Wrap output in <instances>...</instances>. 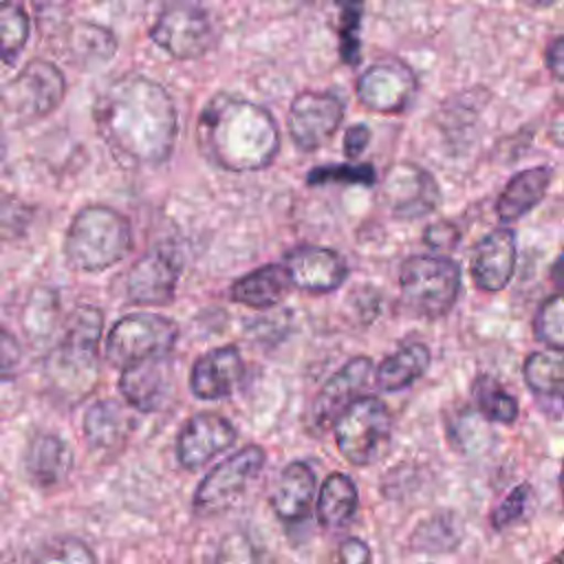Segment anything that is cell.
<instances>
[{
    "label": "cell",
    "instance_id": "cell-26",
    "mask_svg": "<svg viewBox=\"0 0 564 564\" xmlns=\"http://www.w3.org/2000/svg\"><path fill=\"white\" fill-rule=\"evenodd\" d=\"M430 361H432V355L425 344L421 341L405 344L379 364L375 372V381L386 392L403 390L425 375V370L430 368Z\"/></svg>",
    "mask_w": 564,
    "mask_h": 564
},
{
    "label": "cell",
    "instance_id": "cell-45",
    "mask_svg": "<svg viewBox=\"0 0 564 564\" xmlns=\"http://www.w3.org/2000/svg\"><path fill=\"white\" fill-rule=\"evenodd\" d=\"M524 2H529V4H533V7H551V4H555L557 0H524Z\"/></svg>",
    "mask_w": 564,
    "mask_h": 564
},
{
    "label": "cell",
    "instance_id": "cell-41",
    "mask_svg": "<svg viewBox=\"0 0 564 564\" xmlns=\"http://www.w3.org/2000/svg\"><path fill=\"white\" fill-rule=\"evenodd\" d=\"M370 143V128L364 123H357L352 128H348L346 137H344V154L348 159H357Z\"/></svg>",
    "mask_w": 564,
    "mask_h": 564
},
{
    "label": "cell",
    "instance_id": "cell-3",
    "mask_svg": "<svg viewBox=\"0 0 564 564\" xmlns=\"http://www.w3.org/2000/svg\"><path fill=\"white\" fill-rule=\"evenodd\" d=\"M104 313L97 306L82 304L73 308L64 324V335L46 359V375L53 388L66 399L86 397L99 377V339Z\"/></svg>",
    "mask_w": 564,
    "mask_h": 564
},
{
    "label": "cell",
    "instance_id": "cell-36",
    "mask_svg": "<svg viewBox=\"0 0 564 564\" xmlns=\"http://www.w3.org/2000/svg\"><path fill=\"white\" fill-rule=\"evenodd\" d=\"M33 557L37 562H73V564L95 562V553L77 538H55L42 544Z\"/></svg>",
    "mask_w": 564,
    "mask_h": 564
},
{
    "label": "cell",
    "instance_id": "cell-21",
    "mask_svg": "<svg viewBox=\"0 0 564 564\" xmlns=\"http://www.w3.org/2000/svg\"><path fill=\"white\" fill-rule=\"evenodd\" d=\"M315 494H317V482H315L313 469L302 460H293L280 471L275 480V487L271 494V507L282 522L295 524L311 513Z\"/></svg>",
    "mask_w": 564,
    "mask_h": 564
},
{
    "label": "cell",
    "instance_id": "cell-8",
    "mask_svg": "<svg viewBox=\"0 0 564 564\" xmlns=\"http://www.w3.org/2000/svg\"><path fill=\"white\" fill-rule=\"evenodd\" d=\"M339 454L350 465H368L390 436V412L379 397L352 399L333 421Z\"/></svg>",
    "mask_w": 564,
    "mask_h": 564
},
{
    "label": "cell",
    "instance_id": "cell-14",
    "mask_svg": "<svg viewBox=\"0 0 564 564\" xmlns=\"http://www.w3.org/2000/svg\"><path fill=\"white\" fill-rule=\"evenodd\" d=\"M178 260L165 247L145 251L126 275V297L132 304L163 306L176 295L178 284Z\"/></svg>",
    "mask_w": 564,
    "mask_h": 564
},
{
    "label": "cell",
    "instance_id": "cell-11",
    "mask_svg": "<svg viewBox=\"0 0 564 564\" xmlns=\"http://www.w3.org/2000/svg\"><path fill=\"white\" fill-rule=\"evenodd\" d=\"M344 119V101L330 90H302L289 108V134L297 150L315 152L339 128Z\"/></svg>",
    "mask_w": 564,
    "mask_h": 564
},
{
    "label": "cell",
    "instance_id": "cell-2",
    "mask_svg": "<svg viewBox=\"0 0 564 564\" xmlns=\"http://www.w3.org/2000/svg\"><path fill=\"white\" fill-rule=\"evenodd\" d=\"M198 148L225 172H256L271 165L280 150L273 115L249 99L218 93L200 110Z\"/></svg>",
    "mask_w": 564,
    "mask_h": 564
},
{
    "label": "cell",
    "instance_id": "cell-34",
    "mask_svg": "<svg viewBox=\"0 0 564 564\" xmlns=\"http://www.w3.org/2000/svg\"><path fill=\"white\" fill-rule=\"evenodd\" d=\"M562 322H564L562 295L553 293L540 304V308L533 317L535 339L546 344L553 350H564V326H562Z\"/></svg>",
    "mask_w": 564,
    "mask_h": 564
},
{
    "label": "cell",
    "instance_id": "cell-13",
    "mask_svg": "<svg viewBox=\"0 0 564 564\" xmlns=\"http://www.w3.org/2000/svg\"><path fill=\"white\" fill-rule=\"evenodd\" d=\"M416 93V75L405 62L381 59L366 68L357 79V99L383 115L401 112Z\"/></svg>",
    "mask_w": 564,
    "mask_h": 564
},
{
    "label": "cell",
    "instance_id": "cell-1",
    "mask_svg": "<svg viewBox=\"0 0 564 564\" xmlns=\"http://www.w3.org/2000/svg\"><path fill=\"white\" fill-rule=\"evenodd\" d=\"M95 123L110 152L128 165L165 163L178 134V112L170 93L139 73L121 75L101 90Z\"/></svg>",
    "mask_w": 564,
    "mask_h": 564
},
{
    "label": "cell",
    "instance_id": "cell-5",
    "mask_svg": "<svg viewBox=\"0 0 564 564\" xmlns=\"http://www.w3.org/2000/svg\"><path fill=\"white\" fill-rule=\"evenodd\" d=\"M403 304L419 317L447 315L460 293V267L443 256H410L399 269Z\"/></svg>",
    "mask_w": 564,
    "mask_h": 564
},
{
    "label": "cell",
    "instance_id": "cell-12",
    "mask_svg": "<svg viewBox=\"0 0 564 564\" xmlns=\"http://www.w3.org/2000/svg\"><path fill=\"white\" fill-rule=\"evenodd\" d=\"M381 198L394 218L416 220L441 205V187L425 167L412 161H397L386 172Z\"/></svg>",
    "mask_w": 564,
    "mask_h": 564
},
{
    "label": "cell",
    "instance_id": "cell-29",
    "mask_svg": "<svg viewBox=\"0 0 564 564\" xmlns=\"http://www.w3.org/2000/svg\"><path fill=\"white\" fill-rule=\"evenodd\" d=\"M522 377L524 383L538 394V397H553L560 399L562 397V388H564V361H562V350H538L531 352L524 359L522 366Z\"/></svg>",
    "mask_w": 564,
    "mask_h": 564
},
{
    "label": "cell",
    "instance_id": "cell-40",
    "mask_svg": "<svg viewBox=\"0 0 564 564\" xmlns=\"http://www.w3.org/2000/svg\"><path fill=\"white\" fill-rule=\"evenodd\" d=\"M460 240V231L454 223H447V220H441V223H432L425 227L423 231V242L434 249V251H441V249H454Z\"/></svg>",
    "mask_w": 564,
    "mask_h": 564
},
{
    "label": "cell",
    "instance_id": "cell-37",
    "mask_svg": "<svg viewBox=\"0 0 564 564\" xmlns=\"http://www.w3.org/2000/svg\"><path fill=\"white\" fill-rule=\"evenodd\" d=\"M529 500H531V487L527 482L513 487L505 500L491 511V527L496 531H502L505 527L513 524L516 520H520L529 507Z\"/></svg>",
    "mask_w": 564,
    "mask_h": 564
},
{
    "label": "cell",
    "instance_id": "cell-31",
    "mask_svg": "<svg viewBox=\"0 0 564 564\" xmlns=\"http://www.w3.org/2000/svg\"><path fill=\"white\" fill-rule=\"evenodd\" d=\"M474 401L478 412L494 423L511 425L518 414V399L509 392H505L491 377H478L474 383Z\"/></svg>",
    "mask_w": 564,
    "mask_h": 564
},
{
    "label": "cell",
    "instance_id": "cell-28",
    "mask_svg": "<svg viewBox=\"0 0 564 564\" xmlns=\"http://www.w3.org/2000/svg\"><path fill=\"white\" fill-rule=\"evenodd\" d=\"M117 53V37L110 29L93 22H79L68 33V55L75 64L93 68L106 64Z\"/></svg>",
    "mask_w": 564,
    "mask_h": 564
},
{
    "label": "cell",
    "instance_id": "cell-32",
    "mask_svg": "<svg viewBox=\"0 0 564 564\" xmlns=\"http://www.w3.org/2000/svg\"><path fill=\"white\" fill-rule=\"evenodd\" d=\"M366 0H335L337 4V35H339V57L344 64L355 66L361 57V13Z\"/></svg>",
    "mask_w": 564,
    "mask_h": 564
},
{
    "label": "cell",
    "instance_id": "cell-43",
    "mask_svg": "<svg viewBox=\"0 0 564 564\" xmlns=\"http://www.w3.org/2000/svg\"><path fill=\"white\" fill-rule=\"evenodd\" d=\"M544 59H546V68L551 70V75L560 82L562 79V70H564V40L562 37H555L546 46Z\"/></svg>",
    "mask_w": 564,
    "mask_h": 564
},
{
    "label": "cell",
    "instance_id": "cell-22",
    "mask_svg": "<svg viewBox=\"0 0 564 564\" xmlns=\"http://www.w3.org/2000/svg\"><path fill=\"white\" fill-rule=\"evenodd\" d=\"M551 178H553V170L549 165L529 167L511 176L496 200L498 218L505 223H511L527 216L544 198L551 185Z\"/></svg>",
    "mask_w": 564,
    "mask_h": 564
},
{
    "label": "cell",
    "instance_id": "cell-30",
    "mask_svg": "<svg viewBox=\"0 0 564 564\" xmlns=\"http://www.w3.org/2000/svg\"><path fill=\"white\" fill-rule=\"evenodd\" d=\"M31 20L22 0H0V59L13 64L26 46Z\"/></svg>",
    "mask_w": 564,
    "mask_h": 564
},
{
    "label": "cell",
    "instance_id": "cell-15",
    "mask_svg": "<svg viewBox=\"0 0 564 564\" xmlns=\"http://www.w3.org/2000/svg\"><path fill=\"white\" fill-rule=\"evenodd\" d=\"M238 432L234 423L216 412H198L189 416L176 436V458L183 469H198L212 458L229 449Z\"/></svg>",
    "mask_w": 564,
    "mask_h": 564
},
{
    "label": "cell",
    "instance_id": "cell-9",
    "mask_svg": "<svg viewBox=\"0 0 564 564\" xmlns=\"http://www.w3.org/2000/svg\"><path fill=\"white\" fill-rule=\"evenodd\" d=\"M152 42L174 59L203 57L216 42L207 11L194 0H170L150 29Z\"/></svg>",
    "mask_w": 564,
    "mask_h": 564
},
{
    "label": "cell",
    "instance_id": "cell-20",
    "mask_svg": "<svg viewBox=\"0 0 564 564\" xmlns=\"http://www.w3.org/2000/svg\"><path fill=\"white\" fill-rule=\"evenodd\" d=\"M372 370V361L366 355L348 359L319 390L311 408V423L317 432H324L337 414L352 401L355 392L366 383Z\"/></svg>",
    "mask_w": 564,
    "mask_h": 564
},
{
    "label": "cell",
    "instance_id": "cell-46",
    "mask_svg": "<svg viewBox=\"0 0 564 564\" xmlns=\"http://www.w3.org/2000/svg\"><path fill=\"white\" fill-rule=\"evenodd\" d=\"M4 154H7V139H4V134H2V130H0V165H2V161H4Z\"/></svg>",
    "mask_w": 564,
    "mask_h": 564
},
{
    "label": "cell",
    "instance_id": "cell-17",
    "mask_svg": "<svg viewBox=\"0 0 564 564\" xmlns=\"http://www.w3.org/2000/svg\"><path fill=\"white\" fill-rule=\"evenodd\" d=\"M516 269V234L509 227L485 234L471 249L469 273L478 289L487 293L502 291Z\"/></svg>",
    "mask_w": 564,
    "mask_h": 564
},
{
    "label": "cell",
    "instance_id": "cell-7",
    "mask_svg": "<svg viewBox=\"0 0 564 564\" xmlns=\"http://www.w3.org/2000/svg\"><path fill=\"white\" fill-rule=\"evenodd\" d=\"M178 337V328L170 317L154 313H132L119 317L106 337V361L126 368L141 359L170 355Z\"/></svg>",
    "mask_w": 564,
    "mask_h": 564
},
{
    "label": "cell",
    "instance_id": "cell-33",
    "mask_svg": "<svg viewBox=\"0 0 564 564\" xmlns=\"http://www.w3.org/2000/svg\"><path fill=\"white\" fill-rule=\"evenodd\" d=\"M460 542V531L452 513H441L423 522L412 535V549L425 553L454 551Z\"/></svg>",
    "mask_w": 564,
    "mask_h": 564
},
{
    "label": "cell",
    "instance_id": "cell-42",
    "mask_svg": "<svg viewBox=\"0 0 564 564\" xmlns=\"http://www.w3.org/2000/svg\"><path fill=\"white\" fill-rule=\"evenodd\" d=\"M337 557L346 564H361V562H368L372 555H370V549L364 540L359 538H348L339 544V551H337Z\"/></svg>",
    "mask_w": 564,
    "mask_h": 564
},
{
    "label": "cell",
    "instance_id": "cell-25",
    "mask_svg": "<svg viewBox=\"0 0 564 564\" xmlns=\"http://www.w3.org/2000/svg\"><path fill=\"white\" fill-rule=\"evenodd\" d=\"M130 427L132 419L128 410L112 399L95 401L84 414V436L95 449H112L121 445Z\"/></svg>",
    "mask_w": 564,
    "mask_h": 564
},
{
    "label": "cell",
    "instance_id": "cell-6",
    "mask_svg": "<svg viewBox=\"0 0 564 564\" xmlns=\"http://www.w3.org/2000/svg\"><path fill=\"white\" fill-rule=\"evenodd\" d=\"M66 95L64 73L48 59H31L0 90L2 112L18 126L48 117Z\"/></svg>",
    "mask_w": 564,
    "mask_h": 564
},
{
    "label": "cell",
    "instance_id": "cell-24",
    "mask_svg": "<svg viewBox=\"0 0 564 564\" xmlns=\"http://www.w3.org/2000/svg\"><path fill=\"white\" fill-rule=\"evenodd\" d=\"M73 469V449L57 434H37L26 449V474L37 487L59 485Z\"/></svg>",
    "mask_w": 564,
    "mask_h": 564
},
{
    "label": "cell",
    "instance_id": "cell-44",
    "mask_svg": "<svg viewBox=\"0 0 564 564\" xmlns=\"http://www.w3.org/2000/svg\"><path fill=\"white\" fill-rule=\"evenodd\" d=\"M560 269H562V258H557V260H555V264H553V280H555V284H557V286L562 284V278H560Z\"/></svg>",
    "mask_w": 564,
    "mask_h": 564
},
{
    "label": "cell",
    "instance_id": "cell-4",
    "mask_svg": "<svg viewBox=\"0 0 564 564\" xmlns=\"http://www.w3.org/2000/svg\"><path fill=\"white\" fill-rule=\"evenodd\" d=\"M130 249V220L108 205L79 209L64 236V258L68 267L84 273H97L121 262Z\"/></svg>",
    "mask_w": 564,
    "mask_h": 564
},
{
    "label": "cell",
    "instance_id": "cell-27",
    "mask_svg": "<svg viewBox=\"0 0 564 564\" xmlns=\"http://www.w3.org/2000/svg\"><path fill=\"white\" fill-rule=\"evenodd\" d=\"M317 496V520L326 527V529H341L346 527L355 511H357V485L352 482L350 476L341 474V471H333L326 476V480L319 487Z\"/></svg>",
    "mask_w": 564,
    "mask_h": 564
},
{
    "label": "cell",
    "instance_id": "cell-18",
    "mask_svg": "<svg viewBox=\"0 0 564 564\" xmlns=\"http://www.w3.org/2000/svg\"><path fill=\"white\" fill-rule=\"evenodd\" d=\"M245 377V361L236 346H218L200 355L189 370V390L203 401L229 397Z\"/></svg>",
    "mask_w": 564,
    "mask_h": 564
},
{
    "label": "cell",
    "instance_id": "cell-19",
    "mask_svg": "<svg viewBox=\"0 0 564 564\" xmlns=\"http://www.w3.org/2000/svg\"><path fill=\"white\" fill-rule=\"evenodd\" d=\"M172 379H170V361L167 355L141 359L121 368L119 392L141 412H156L170 397Z\"/></svg>",
    "mask_w": 564,
    "mask_h": 564
},
{
    "label": "cell",
    "instance_id": "cell-38",
    "mask_svg": "<svg viewBox=\"0 0 564 564\" xmlns=\"http://www.w3.org/2000/svg\"><path fill=\"white\" fill-rule=\"evenodd\" d=\"M31 220V209L11 194H0V238L20 236Z\"/></svg>",
    "mask_w": 564,
    "mask_h": 564
},
{
    "label": "cell",
    "instance_id": "cell-23",
    "mask_svg": "<svg viewBox=\"0 0 564 564\" xmlns=\"http://www.w3.org/2000/svg\"><path fill=\"white\" fill-rule=\"evenodd\" d=\"M291 289L293 284L284 264L273 262L238 278L229 289V297L251 308H271L280 304Z\"/></svg>",
    "mask_w": 564,
    "mask_h": 564
},
{
    "label": "cell",
    "instance_id": "cell-16",
    "mask_svg": "<svg viewBox=\"0 0 564 564\" xmlns=\"http://www.w3.org/2000/svg\"><path fill=\"white\" fill-rule=\"evenodd\" d=\"M284 269L293 289L322 295L339 289L348 278L346 260L328 247L302 245L284 256Z\"/></svg>",
    "mask_w": 564,
    "mask_h": 564
},
{
    "label": "cell",
    "instance_id": "cell-35",
    "mask_svg": "<svg viewBox=\"0 0 564 564\" xmlns=\"http://www.w3.org/2000/svg\"><path fill=\"white\" fill-rule=\"evenodd\" d=\"M308 185L324 183H348V185H372L375 170L368 163H330L313 167L306 176Z\"/></svg>",
    "mask_w": 564,
    "mask_h": 564
},
{
    "label": "cell",
    "instance_id": "cell-10",
    "mask_svg": "<svg viewBox=\"0 0 564 564\" xmlns=\"http://www.w3.org/2000/svg\"><path fill=\"white\" fill-rule=\"evenodd\" d=\"M267 460V452L251 443L234 452L229 458L214 465L194 491L192 507L198 516H214L227 509L245 487L260 474Z\"/></svg>",
    "mask_w": 564,
    "mask_h": 564
},
{
    "label": "cell",
    "instance_id": "cell-39",
    "mask_svg": "<svg viewBox=\"0 0 564 564\" xmlns=\"http://www.w3.org/2000/svg\"><path fill=\"white\" fill-rule=\"evenodd\" d=\"M20 366H22V346L18 337L11 330L0 328V381L13 379Z\"/></svg>",
    "mask_w": 564,
    "mask_h": 564
}]
</instances>
